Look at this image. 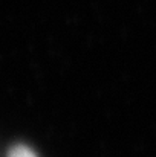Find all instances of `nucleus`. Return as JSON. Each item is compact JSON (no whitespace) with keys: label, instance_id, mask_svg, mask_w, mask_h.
Masks as SVG:
<instances>
[{"label":"nucleus","instance_id":"f257e3e1","mask_svg":"<svg viewBox=\"0 0 156 157\" xmlns=\"http://www.w3.org/2000/svg\"><path fill=\"white\" fill-rule=\"evenodd\" d=\"M8 157H37L34 154V151L25 145H15L11 148Z\"/></svg>","mask_w":156,"mask_h":157}]
</instances>
